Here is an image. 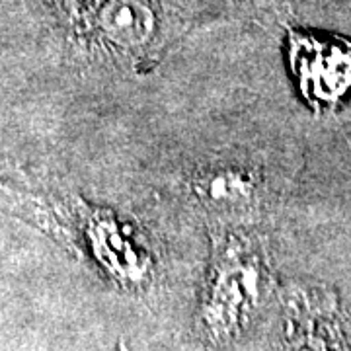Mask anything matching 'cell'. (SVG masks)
Returning a JSON list of instances; mask_svg holds the SVG:
<instances>
[{
  "label": "cell",
  "mask_w": 351,
  "mask_h": 351,
  "mask_svg": "<svg viewBox=\"0 0 351 351\" xmlns=\"http://www.w3.org/2000/svg\"><path fill=\"white\" fill-rule=\"evenodd\" d=\"M84 223L90 244L104 262L123 267H141V250L131 242V234L121 221L108 211H86Z\"/></svg>",
  "instance_id": "obj_4"
},
{
  "label": "cell",
  "mask_w": 351,
  "mask_h": 351,
  "mask_svg": "<svg viewBox=\"0 0 351 351\" xmlns=\"http://www.w3.org/2000/svg\"><path fill=\"white\" fill-rule=\"evenodd\" d=\"M289 64L302 98L316 112L338 108L351 96V43L338 38L293 32Z\"/></svg>",
  "instance_id": "obj_1"
},
{
  "label": "cell",
  "mask_w": 351,
  "mask_h": 351,
  "mask_svg": "<svg viewBox=\"0 0 351 351\" xmlns=\"http://www.w3.org/2000/svg\"><path fill=\"white\" fill-rule=\"evenodd\" d=\"M256 193L258 186L250 172L234 166L203 172L195 182V195L201 203L219 211L248 209L256 199Z\"/></svg>",
  "instance_id": "obj_3"
},
{
  "label": "cell",
  "mask_w": 351,
  "mask_h": 351,
  "mask_svg": "<svg viewBox=\"0 0 351 351\" xmlns=\"http://www.w3.org/2000/svg\"><path fill=\"white\" fill-rule=\"evenodd\" d=\"M96 27L115 47L138 49L154 36L156 16L147 0H104L96 14Z\"/></svg>",
  "instance_id": "obj_2"
}]
</instances>
